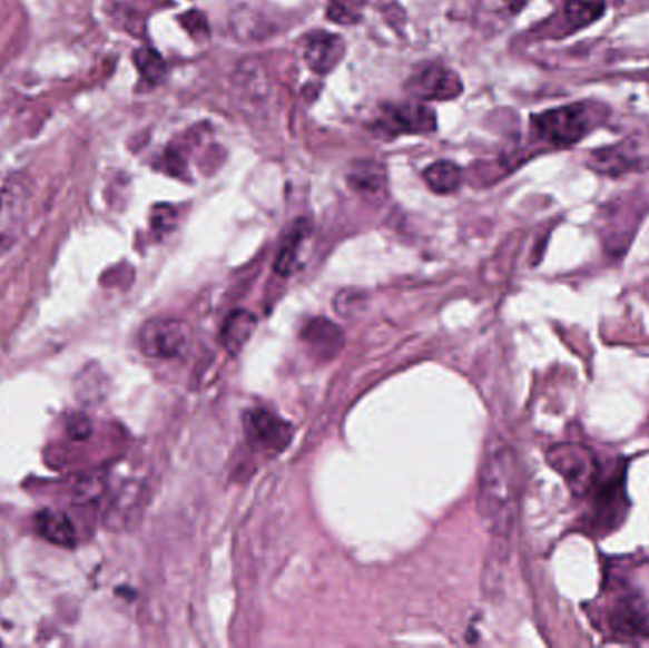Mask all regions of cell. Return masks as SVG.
I'll list each match as a JSON object with an SVG mask.
<instances>
[{"mask_svg":"<svg viewBox=\"0 0 649 648\" xmlns=\"http://www.w3.org/2000/svg\"><path fill=\"white\" fill-rule=\"evenodd\" d=\"M608 624L618 636L649 639L648 603L637 593L618 597L608 612Z\"/></svg>","mask_w":649,"mask_h":648,"instance_id":"cell-9","label":"cell"},{"mask_svg":"<svg viewBox=\"0 0 649 648\" xmlns=\"http://www.w3.org/2000/svg\"><path fill=\"white\" fill-rule=\"evenodd\" d=\"M406 90L424 101H446L456 99L462 94L463 85L456 72L431 63L412 75L411 80L406 82Z\"/></svg>","mask_w":649,"mask_h":648,"instance_id":"cell-6","label":"cell"},{"mask_svg":"<svg viewBox=\"0 0 649 648\" xmlns=\"http://www.w3.org/2000/svg\"><path fill=\"white\" fill-rule=\"evenodd\" d=\"M29 187L21 176H10L0 181V246L12 242L26 217Z\"/></svg>","mask_w":649,"mask_h":648,"instance_id":"cell-7","label":"cell"},{"mask_svg":"<svg viewBox=\"0 0 649 648\" xmlns=\"http://www.w3.org/2000/svg\"><path fill=\"white\" fill-rule=\"evenodd\" d=\"M304 343L308 344L309 352L319 360H333L344 346V335L331 320H309L303 331Z\"/></svg>","mask_w":649,"mask_h":648,"instance_id":"cell-12","label":"cell"},{"mask_svg":"<svg viewBox=\"0 0 649 648\" xmlns=\"http://www.w3.org/2000/svg\"><path fill=\"white\" fill-rule=\"evenodd\" d=\"M589 499H591V505H589V513L583 521L587 534L604 537V534L616 531L623 523L627 510H629L625 473L618 470L610 475H604L600 483L592 489Z\"/></svg>","mask_w":649,"mask_h":648,"instance_id":"cell-2","label":"cell"},{"mask_svg":"<svg viewBox=\"0 0 649 648\" xmlns=\"http://www.w3.org/2000/svg\"><path fill=\"white\" fill-rule=\"evenodd\" d=\"M136 61L142 77L150 80V82H158L164 77V72H166V66H164L160 56L153 52V50H147V48H142L136 53Z\"/></svg>","mask_w":649,"mask_h":648,"instance_id":"cell-21","label":"cell"},{"mask_svg":"<svg viewBox=\"0 0 649 648\" xmlns=\"http://www.w3.org/2000/svg\"><path fill=\"white\" fill-rule=\"evenodd\" d=\"M527 2L528 0H479L476 21L489 31H498L513 20L527 7Z\"/></svg>","mask_w":649,"mask_h":648,"instance_id":"cell-13","label":"cell"},{"mask_svg":"<svg viewBox=\"0 0 649 648\" xmlns=\"http://www.w3.org/2000/svg\"><path fill=\"white\" fill-rule=\"evenodd\" d=\"M190 331L183 320L155 318L139 331V348L155 360H174L187 351Z\"/></svg>","mask_w":649,"mask_h":648,"instance_id":"cell-5","label":"cell"},{"mask_svg":"<svg viewBox=\"0 0 649 648\" xmlns=\"http://www.w3.org/2000/svg\"><path fill=\"white\" fill-rule=\"evenodd\" d=\"M424 179L433 193L451 195L462 183V169L458 168L456 164L449 163V160H439V163L427 166L424 171Z\"/></svg>","mask_w":649,"mask_h":648,"instance_id":"cell-17","label":"cell"},{"mask_svg":"<svg viewBox=\"0 0 649 648\" xmlns=\"http://www.w3.org/2000/svg\"><path fill=\"white\" fill-rule=\"evenodd\" d=\"M245 432L255 445L268 451H283L293 438L289 422L266 409H253L245 415Z\"/></svg>","mask_w":649,"mask_h":648,"instance_id":"cell-8","label":"cell"},{"mask_svg":"<svg viewBox=\"0 0 649 648\" xmlns=\"http://www.w3.org/2000/svg\"><path fill=\"white\" fill-rule=\"evenodd\" d=\"M69 435L72 440L82 441L88 440L91 434V422L86 415H72L71 421L67 424Z\"/></svg>","mask_w":649,"mask_h":648,"instance_id":"cell-22","label":"cell"},{"mask_svg":"<svg viewBox=\"0 0 649 648\" xmlns=\"http://www.w3.org/2000/svg\"><path fill=\"white\" fill-rule=\"evenodd\" d=\"M308 236V228L298 225V227L291 233L289 238L283 244L282 252L277 255L276 273L282 276H291L295 273L298 266V255H301V247H303L304 238Z\"/></svg>","mask_w":649,"mask_h":648,"instance_id":"cell-19","label":"cell"},{"mask_svg":"<svg viewBox=\"0 0 649 648\" xmlns=\"http://www.w3.org/2000/svg\"><path fill=\"white\" fill-rule=\"evenodd\" d=\"M521 464L508 445L494 449L482 464L476 508L482 526L495 540L508 542L513 534L521 502Z\"/></svg>","mask_w":649,"mask_h":648,"instance_id":"cell-1","label":"cell"},{"mask_svg":"<svg viewBox=\"0 0 649 648\" xmlns=\"http://www.w3.org/2000/svg\"><path fill=\"white\" fill-rule=\"evenodd\" d=\"M532 124L540 139L547 144L566 147L578 144L592 130L594 109L589 104L566 105L541 112L532 118Z\"/></svg>","mask_w":649,"mask_h":648,"instance_id":"cell-4","label":"cell"},{"mask_svg":"<svg viewBox=\"0 0 649 648\" xmlns=\"http://www.w3.org/2000/svg\"><path fill=\"white\" fill-rule=\"evenodd\" d=\"M606 10V0H566L562 10V23L566 35L576 33L602 18Z\"/></svg>","mask_w":649,"mask_h":648,"instance_id":"cell-15","label":"cell"},{"mask_svg":"<svg viewBox=\"0 0 649 648\" xmlns=\"http://www.w3.org/2000/svg\"><path fill=\"white\" fill-rule=\"evenodd\" d=\"M37 529L52 544L61 546V548H72V546L77 544L75 526L63 512L42 510L37 516Z\"/></svg>","mask_w":649,"mask_h":648,"instance_id":"cell-14","label":"cell"},{"mask_svg":"<svg viewBox=\"0 0 649 648\" xmlns=\"http://www.w3.org/2000/svg\"><path fill=\"white\" fill-rule=\"evenodd\" d=\"M180 21H183V26L187 27L188 31L193 35L209 33L206 16H201L199 12L185 13V16L180 18Z\"/></svg>","mask_w":649,"mask_h":648,"instance_id":"cell-23","label":"cell"},{"mask_svg":"<svg viewBox=\"0 0 649 648\" xmlns=\"http://www.w3.org/2000/svg\"><path fill=\"white\" fill-rule=\"evenodd\" d=\"M255 327H257V318L253 316L252 312H232L230 318L226 320L225 327H223V343L228 351L236 354L252 338Z\"/></svg>","mask_w":649,"mask_h":648,"instance_id":"cell-16","label":"cell"},{"mask_svg":"<svg viewBox=\"0 0 649 648\" xmlns=\"http://www.w3.org/2000/svg\"><path fill=\"white\" fill-rule=\"evenodd\" d=\"M350 183H352V187L357 188L363 195H376V193H380V190L384 188V185H386L384 168L374 163L363 164V166L357 164V166L352 169Z\"/></svg>","mask_w":649,"mask_h":648,"instance_id":"cell-18","label":"cell"},{"mask_svg":"<svg viewBox=\"0 0 649 648\" xmlns=\"http://www.w3.org/2000/svg\"><path fill=\"white\" fill-rule=\"evenodd\" d=\"M367 7V0H328V20L338 26H354L363 20V10Z\"/></svg>","mask_w":649,"mask_h":648,"instance_id":"cell-20","label":"cell"},{"mask_svg":"<svg viewBox=\"0 0 649 648\" xmlns=\"http://www.w3.org/2000/svg\"><path fill=\"white\" fill-rule=\"evenodd\" d=\"M304 58H306V63L312 71L317 72V75H327L344 58V40L336 35L315 31L306 40Z\"/></svg>","mask_w":649,"mask_h":648,"instance_id":"cell-11","label":"cell"},{"mask_svg":"<svg viewBox=\"0 0 649 648\" xmlns=\"http://www.w3.org/2000/svg\"><path fill=\"white\" fill-rule=\"evenodd\" d=\"M380 126L392 134H430L437 128L435 112L422 104H401L386 107Z\"/></svg>","mask_w":649,"mask_h":648,"instance_id":"cell-10","label":"cell"},{"mask_svg":"<svg viewBox=\"0 0 649 648\" xmlns=\"http://www.w3.org/2000/svg\"><path fill=\"white\" fill-rule=\"evenodd\" d=\"M547 461L564 478L566 485L578 499H587L604 478L597 454L578 443L557 445L547 453Z\"/></svg>","mask_w":649,"mask_h":648,"instance_id":"cell-3","label":"cell"}]
</instances>
